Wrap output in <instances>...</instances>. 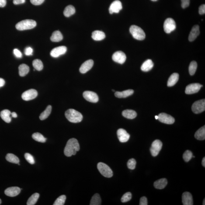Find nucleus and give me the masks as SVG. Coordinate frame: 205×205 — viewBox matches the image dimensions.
Returning a JSON list of instances; mask_svg holds the SVG:
<instances>
[{
    "mask_svg": "<svg viewBox=\"0 0 205 205\" xmlns=\"http://www.w3.org/2000/svg\"><path fill=\"white\" fill-rule=\"evenodd\" d=\"M79 149L80 146L78 140L75 138H71L67 142L64 150V154L67 157H70L75 155Z\"/></svg>",
    "mask_w": 205,
    "mask_h": 205,
    "instance_id": "1",
    "label": "nucleus"
},
{
    "mask_svg": "<svg viewBox=\"0 0 205 205\" xmlns=\"http://www.w3.org/2000/svg\"><path fill=\"white\" fill-rule=\"evenodd\" d=\"M65 116L69 121L74 123H79L82 121V115L79 112L74 109H70L65 113Z\"/></svg>",
    "mask_w": 205,
    "mask_h": 205,
    "instance_id": "2",
    "label": "nucleus"
},
{
    "mask_svg": "<svg viewBox=\"0 0 205 205\" xmlns=\"http://www.w3.org/2000/svg\"><path fill=\"white\" fill-rule=\"evenodd\" d=\"M36 25V21L32 19H25L17 24L16 28L19 30H24L33 29Z\"/></svg>",
    "mask_w": 205,
    "mask_h": 205,
    "instance_id": "3",
    "label": "nucleus"
},
{
    "mask_svg": "<svg viewBox=\"0 0 205 205\" xmlns=\"http://www.w3.org/2000/svg\"><path fill=\"white\" fill-rule=\"evenodd\" d=\"M130 32L133 38L137 40H143L145 39V32L138 26L132 25L130 28Z\"/></svg>",
    "mask_w": 205,
    "mask_h": 205,
    "instance_id": "4",
    "label": "nucleus"
},
{
    "mask_svg": "<svg viewBox=\"0 0 205 205\" xmlns=\"http://www.w3.org/2000/svg\"><path fill=\"white\" fill-rule=\"evenodd\" d=\"M98 170L103 176L107 178H111L113 172L110 167L104 163L100 162L97 164Z\"/></svg>",
    "mask_w": 205,
    "mask_h": 205,
    "instance_id": "5",
    "label": "nucleus"
},
{
    "mask_svg": "<svg viewBox=\"0 0 205 205\" xmlns=\"http://www.w3.org/2000/svg\"><path fill=\"white\" fill-rule=\"evenodd\" d=\"M163 27L166 33H171L176 29V25L175 21L171 18H167L164 22Z\"/></svg>",
    "mask_w": 205,
    "mask_h": 205,
    "instance_id": "6",
    "label": "nucleus"
},
{
    "mask_svg": "<svg viewBox=\"0 0 205 205\" xmlns=\"http://www.w3.org/2000/svg\"><path fill=\"white\" fill-rule=\"evenodd\" d=\"M192 110L195 114L202 113L205 110V99L196 101L193 104L192 107Z\"/></svg>",
    "mask_w": 205,
    "mask_h": 205,
    "instance_id": "7",
    "label": "nucleus"
},
{
    "mask_svg": "<svg viewBox=\"0 0 205 205\" xmlns=\"http://www.w3.org/2000/svg\"><path fill=\"white\" fill-rule=\"evenodd\" d=\"M162 142L159 140H155L153 142L150 149V151L152 156L156 157L158 155L162 148Z\"/></svg>",
    "mask_w": 205,
    "mask_h": 205,
    "instance_id": "8",
    "label": "nucleus"
},
{
    "mask_svg": "<svg viewBox=\"0 0 205 205\" xmlns=\"http://www.w3.org/2000/svg\"><path fill=\"white\" fill-rule=\"evenodd\" d=\"M83 96L86 100L90 102L95 103L99 100V97L97 94L92 91H85L83 94Z\"/></svg>",
    "mask_w": 205,
    "mask_h": 205,
    "instance_id": "9",
    "label": "nucleus"
},
{
    "mask_svg": "<svg viewBox=\"0 0 205 205\" xmlns=\"http://www.w3.org/2000/svg\"><path fill=\"white\" fill-rule=\"evenodd\" d=\"M158 120L161 123L167 124H172L175 123V119L172 116L165 113L158 115Z\"/></svg>",
    "mask_w": 205,
    "mask_h": 205,
    "instance_id": "10",
    "label": "nucleus"
},
{
    "mask_svg": "<svg viewBox=\"0 0 205 205\" xmlns=\"http://www.w3.org/2000/svg\"><path fill=\"white\" fill-rule=\"evenodd\" d=\"M203 85L199 83L191 84L188 85L185 89V93L186 94H192L199 92Z\"/></svg>",
    "mask_w": 205,
    "mask_h": 205,
    "instance_id": "11",
    "label": "nucleus"
},
{
    "mask_svg": "<svg viewBox=\"0 0 205 205\" xmlns=\"http://www.w3.org/2000/svg\"><path fill=\"white\" fill-rule=\"evenodd\" d=\"M38 92L36 90L31 89L25 91L22 95L23 100L29 101L35 99L37 96Z\"/></svg>",
    "mask_w": 205,
    "mask_h": 205,
    "instance_id": "12",
    "label": "nucleus"
},
{
    "mask_svg": "<svg viewBox=\"0 0 205 205\" xmlns=\"http://www.w3.org/2000/svg\"><path fill=\"white\" fill-rule=\"evenodd\" d=\"M67 51V47L65 46H60L55 48L51 51V56L54 58H57L60 56L65 54Z\"/></svg>",
    "mask_w": 205,
    "mask_h": 205,
    "instance_id": "13",
    "label": "nucleus"
},
{
    "mask_svg": "<svg viewBox=\"0 0 205 205\" xmlns=\"http://www.w3.org/2000/svg\"><path fill=\"white\" fill-rule=\"evenodd\" d=\"M112 59L115 62L120 64H123L126 60V56L123 51H117L113 54Z\"/></svg>",
    "mask_w": 205,
    "mask_h": 205,
    "instance_id": "14",
    "label": "nucleus"
},
{
    "mask_svg": "<svg viewBox=\"0 0 205 205\" xmlns=\"http://www.w3.org/2000/svg\"><path fill=\"white\" fill-rule=\"evenodd\" d=\"M117 135L119 141L121 143H126L128 141L130 135L124 129H119L117 131Z\"/></svg>",
    "mask_w": 205,
    "mask_h": 205,
    "instance_id": "15",
    "label": "nucleus"
},
{
    "mask_svg": "<svg viewBox=\"0 0 205 205\" xmlns=\"http://www.w3.org/2000/svg\"><path fill=\"white\" fill-rule=\"evenodd\" d=\"M123 8L122 3L118 0L114 1L109 8V13L112 14L113 13H119Z\"/></svg>",
    "mask_w": 205,
    "mask_h": 205,
    "instance_id": "16",
    "label": "nucleus"
},
{
    "mask_svg": "<svg viewBox=\"0 0 205 205\" xmlns=\"http://www.w3.org/2000/svg\"><path fill=\"white\" fill-rule=\"evenodd\" d=\"M21 190L20 188L17 186H13L8 188L5 189V194L9 197H15L20 193Z\"/></svg>",
    "mask_w": 205,
    "mask_h": 205,
    "instance_id": "17",
    "label": "nucleus"
},
{
    "mask_svg": "<svg viewBox=\"0 0 205 205\" xmlns=\"http://www.w3.org/2000/svg\"><path fill=\"white\" fill-rule=\"evenodd\" d=\"M94 64V61L92 60H87L81 65L79 68L80 72L81 74H85L92 68Z\"/></svg>",
    "mask_w": 205,
    "mask_h": 205,
    "instance_id": "18",
    "label": "nucleus"
},
{
    "mask_svg": "<svg viewBox=\"0 0 205 205\" xmlns=\"http://www.w3.org/2000/svg\"><path fill=\"white\" fill-rule=\"evenodd\" d=\"M200 34L199 27L198 25H195L192 28L189 36V42H193L198 36Z\"/></svg>",
    "mask_w": 205,
    "mask_h": 205,
    "instance_id": "19",
    "label": "nucleus"
},
{
    "mask_svg": "<svg viewBox=\"0 0 205 205\" xmlns=\"http://www.w3.org/2000/svg\"><path fill=\"white\" fill-rule=\"evenodd\" d=\"M182 202L183 205H193V199L192 194L189 192H184L182 195Z\"/></svg>",
    "mask_w": 205,
    "mask_h": 205,
    "instance_id": "20",
    "label": "nucleus"
},
{
    "mask_svg": "<svg viewBox=\"0 0 205 205\" xmlns=\"http://www.w3.org/2000/svg\"><path fill=\"white\" fill-rule=\"evenodd\" d=\"M154 65L152 60L151 59L147 60L143 63L141 67V70L144 72H147L151 71L154 67Z\"/></svg>",
    "mask_w": 205,
    "mask_h": 205,
    "instance_id": "21",
    "label": "nucleus"
},
{
    "mask_svg": "<svg viewBox=\"0 0 205 205\" xmlns=\"http://www.w3.org/2000/svg\"><path fill=\"white\" fill-rule=\"evenodd\" d=\"M134 91L133 90H127L123 92H116L115 93V96L118 98H125L132 95Z\"/></svg>",
    "mask_w": 205,
    "mask_h": 205,
    "instance_id": "22",
    "label": "nucleus"
},
{
    "mask_svg": "<svg viewBox=\"0 0 205 205\" xmlns=\"http://www.w3.org/2000/svg\"><path fill=\"white\" fill-rule=\"evenodd\" d=\"M1 117L3 120L4 121L5 123H9L11 121V113L10 111L8 109H5L1 112Z\"/></svg>",
    "mask_w": 205,
    "mask_h": 205,
    "instance_id": "23",
    "label": "nucleus"
},
{
    "mask_svg": "<svg viewBox=\"0 0 205 205\" xmlns=\"http://www.w3.org/2000/svg\"><path fill=\"white\" fill-rule=\"evenodd\" d=\"M168 184V181L165 178L158 180L154 183V186L156 189H164Z\"/></svg>",
    "mask_w": 205,
    "mask_h": 205,
    "instance_id": "24",
    "label": "nucleus"
},
{
    "mask_svg": "<svg viewBox=\"0 0 205 205\" xmlns=\"http://www.w3.org/2000/svg\"><path fill=\"white\" fill-rule=\"evenodd\" d=\"M106 37L105 33L100 30H95L92 32V37L95 41H101L103 40Z\"/></svg>",
    "mask_w": 205,
    "mask_h": 205,
    "instance_id": "25",
    "label": "nucleus"
},
{
    "mask_svg": "<svg viewBox=\"0 0 205 205\" xmlns=\"http://www.w3.org/2000/svg\"><path fill=\"white\" fill-rule=\"evenodd\" d=\"M179 79V74L177 73H174L170 77L167 83L168 87H172L175 85Z\"/></svg>",
    "mask_w": 205,
    "mask_h": 205,
    "instance_id": "26",
    "label": "nucleus"
},
{
    "mask_svg": "<svg viewBox=\"0 0 205 205\" xmlns=\"http://www.w3.org/2000/svg\"><path fill=\"white\" fill-rule=\"evenodd\" d=\"M123 117L128 119H134L137 116V113L131 109H127L123 111L122 113Z\"/></svg>",
    "mask_w": 205,
    "mask_h": 205,
    "instance_id": "27",
    "label": "nucleus"
},
{
    "mask_svg": "<svg viewBox=\"0 0 205 205\" xmlns=\"http://www.w3.org/2000/svg\"><path fill=\"white\" fill-rule=\"evenodd\" d=\"M63 36L62 34L59 31H55L53 32L51 37L50 38L51 40L53 42H59L62 40Z\"/></svg>",
    "mask_w": 205,
    "mask_h": 205,
    "instance_id": "28",
    "label": "nucleus"
},
{
    "mask_svg": "<svg viewBox=\"0 0 205 205\" xmlns=\"http://www.w3.org/2000/svg\"><path fill=\"white\" fill-rule=\"evenodd\" d=\"M195 137L197 140H204L205 139V126L201 128L196 132Z\"/></svg>",
    "mask_w": 205,
    "mask_h": 205,
    "instance_id": "29",
    "label": "nucleus"
},
{
    "mask_svg": "<svg viewBox=\"0 0 205 205\" xmlns=\"http://www.w3.org/2000/svg\"><path fill=\"white\" fill-rule=\"evenodd\" d=\"M29 71V67L26 64H22L19 67V73L20 76L23 77L26 75Z\"/></svg>",
    "mask_w": 205,
    "mask_h": 205,
    "instance_id": "30",
    "label": "nucleus"
},
{
    "mask_svg": "<svg viewBox=\"0 0 205 205\" xmlns=\"http://www.w3.org/2000/svg\"><path fill=\"white\" fill-rule=\"evenodd\" d=\"M75 8L72 5H69L66 7L64 12V16L69 17L75 13Z\"/></svg>",
    "mask_w": 205,
    "mask_h": 205,
    "instance_id": "31",
    "label": "nucleus"
},
{
    "mask_svg": "<svg viewBox=\"0 0 205 205\" xmlns=\"http://www.w3.org/2000/svg\"><path fill=\"white\" fill-rule=\"evenodd\" d=\"M51 111L52 106L51 105H49L46 108L45 110L41 114L40 117H39L40 120H43L47 119L50 116V114L51 113Z\"/></svg>",
    "mask_w": 205,
    "mask_h": 205,
    "instance_id": "32",
    "label": "nucleus"
},
{
    "mask_svg": "<svg viewBox=\"0 0 205 205\" xmlns=\"http://www.w3.org/2000/svg\"><path fill=\"white\" fill-rule=\"evenodd\" d=\"M102 203V200H101L100 196L99 194H95L92 196V199H91L90 205H100Z\"/></svg>",
    "mask_w": 205,
    "mask_h": 205,
    "instance_id": "33",
    "label": "nucleus"
},
{
    "mask_svg": "<svg viewBox=\"0 0 205 205\" xmlns=\"http://www.w3.org/2000/svg\"><path fill=\"white\" fill-rule=\"evenodd\" d=\"M39 196H40V195L39 193H35L33 194L29 198L27 201V205H35L38 200Z\"/></svg>",
    "mask_w": 205,
    "mask_h": 205,
    "instance_id": "34",
    "label": "nucleus"
},
{
    "mask_svg": "<svg viewBox=\"0 0 205 205\" xmlns=\"http://www.w3.org/2000/svg\"><path fill=\"white\" fill-rule=\"evenodd\" d=\"M6 159L8 162L18 164L19 162V160L18 157L12 154H7Z\"/></svg>",
    "mask_w": 205,
    "mask_h": 205,
    "instance_id": "35",
    "label": "nucleus"
},
{
    "mask_svg": "<svg viewBox=\"0 0 205 205\" xmlns=\"http://www.w3.org/2000/svg\"><path fill=\"white\" fill-rule=\"evenodd\" d=\"M32 137L35 141L39 142L44 143L46 140V139L43 137V135L39 133H33L32 134Z\"/></svg>",
    "mask_w": 205,
    "mask_h": 205,
    "instance_id": "36",
    "label": "nucleus"
},
{
    "mask_svg": "<svg viewBox=\"0 0 205 205\" xmlns=\"http://www.w3.org/2000/svg\"><path fill=\"white\" fill-rule=\"evenodd\" d=\"M32 65L35 69L39 71H41L43 68V65L41 60L38 59H35L33 61Z\"/></svg>",
    "mask_w": 205,
    "mask_h": 205,
    "instance_id": "37",
    "label": "nucleus"
},
{
    "mask_svg": "<svg viewBox=\"0 0 205 205\" xmlns=\"http://www.w3.org/2000/svg\"><path fill=\"white\" fill-rule=\"evenodd\" d=\"M197 66V62L196 61H193L190 63L189 67V71L191 75H193L195 74Z\"/></svg>",
    "mask_w": 205,
    "mask_h": 205,
    "instance_id": "38",
    "label": "nucleus"
},
{
    "mask_svg": "<svg viewBox=\"0 0 205 205\" xmlns=\"http://www.w3.org/2000/svg\"><path fill=\"white\" fill-rule=\"evenodd\" d=\"M66 196L64 195H61L57 198L54 202V205H64L65 203Z\"/></svg>",
    "mask_w": 205,
    "mask_h": 205,
    "instance_id": "39",
    "label": "nucleus"
},
{
    "mask_svg": "<svg viewBox=\"0 0 205 205\" xmlns=\"http://www.w3.org/2000/svg\"><path fill=\"white\" fill-rule=\"evenodd\" d=\"M193 157V154L192 152L189 150H187L184 153L183 158L185 162H189L192 159Z\"/></svg>",
    "mask_w": 205,
    "mask_h": 205,
    "instance_id": "40",
    "label": "nucleus"
},
{
    "mask_svg": "<svg viewBox=\"0 0 205 205\" xmlns=\"http://www.w3.org/2000/svg\"><path fill=\"white\" fill-rule=\"evenodd\" d=\"M132 197L131 194L130 192H127L123 195L121 201L123 203H126L131 200Z\"/></svg>",
    "mask_w": 205,
    "mask_h": 205,
    "instance_id": "41",
    "label": "nucleus"
},
{
    "mask_svg": "<svg viewBox=\"0 0 205 205\" xmlns=\"http://www.w3.org/2000/svg\"><path fill=\"white\" fill-rule=\"evenodd\" d=\"M137 162L134 158H131L127 162V167L129 169L133 170L135 168Z\"/></svg>",
    "mask_w": 205,
    "mask_h": 205,
    "instance_id": "42",
    "label": "nucleus"
},
{
    "mask_svg": "<svg viewBox=\"0 0 205 205\" xmlns=\"http://www.w3.org/2000/svg\"><path fill=\"white\" fill-rule=\"evenodd\" d=\"M25 159L29 163L33 165L35 163L34 158L29 153H26L25 154Z\"/></svg>",
    "mask_w": 205,
    "mask_h": 205,
    "instance_id": "43",
    "label": "nucleus"
},
{
    "mask_svg": "<svg viewBox=\"0 0 205 205\" xmlns=\"http://www.w3.org/2000/svg\"><path fill=\"white\" fill-rule=\"evenodd\" d=\"M181 6L183 8H185L189 7L190 3V0H181Z\"/></svg>",
    "mask_w": 205,
    "mask_h": 205,
    "instance_id": "44",
    "label": "nucleus"
},
{
    "mask_svg": "<svg viewBox=\"0 0 205 205\" xmlns=\"http://www.w3.org/2000/svg\"><path fill=\"white\" fill-rule=\"evenodd\" d=\"M33 49L30 47L26 48L25 49V55L27 56L32 55V53H33Z\"/></svg>",
    "mask_w": 205,
    "mask_h": 205,
    "instance_id": "45",
    "label": "nucleus"
},
{
    "mask_svg": "<svg viewBox=\"0 0 205 205\" xmlns=\"http://www.w3.org/2000/svg\"><path fill=\"white\" fill-rule=\"evenodd\" d=\"M13 53L15 56L17 58H21L22 57V53L17 49H15L13 50Z\"/></svg>",
    "mask_w": 205,
    "mask_h": 205,
    "instance_id": "46",
    "label": "nucleus"
},
{
    "mask_svg": "<svg viewBox=\"0 0 205 205\" xmlns=\"http://www.w3.org/2000/svg\"><path fill=\"white\" fill-rule=\"evenodd\" d=\"M32 4L35 5H40L44 2L45 0H30Z\"/></svg>",
    "mask_w": 205,
    "mask_h": 205,
    "instance_id": "47",
    "label": "nucleus"
},
{
    "mask_svg": "<svg viewBox=\"0 0 205 205\" xmlns=\"http://www.w3.org/2000/svg\"><path fill=\"white\" fill-rule=\"evenodd\" d=\"M148 204V202L147 198L146 197H142L141 198L140 200V205H147Z\"/></svg>",
    "mask_w": 205,
    "mask_h": 205,
    "instance_id": "48",
    "label": "nucleus"
},
{
    "mask_svg": "<svg viewBox=\"0 0 205 205\" xmlns=\"http://www.w3.org/2000/svg\"><path fill=\"white\" fill-rule=\"evenodd\" d=\"M199 13L200 15H204L205 13V5L203 4L199 7Z\"/></svg>",
    "mask_w": 205,
    "mask_h": 205,
    "instance_id": "49",
    "label": "nucleus"
},
{
    "mask_svg": "<svg viewBox=\"0 0 205 205\" xmlns=\"http://www.w3.org/2000/svg\"><path fill=\"white\" fill-rule=\"evenodd\" d=\"M25 2L26 0H13V3L15 5H19L25 3Z\"/></svg>",
    "mask_w": 205,
    "mask_h": 205,
    "instance_id": "50",
    "label": "nucleus"
},
{
    "mask_svg": "<svg viewBox=\"0 0 205 205\" xmlns=\"http://www.w3.org/2000/svg\"><path fill=\"white\" fill-rule=\"evenodd\" d=\"M6 0H0V7H4L6 5Z\"/></svg>",
    "mask_w": 205,
    "mask_h": 205,
    "instance_id": "51",
    "label": "nucleus"
},
{
    "mask_svg": "<svg viewBox=\"0 0 205 205\" xmlns=\"http://www.w3.org/2000/svg\"><path fill=\"white\" fill-rule=\"evenodd\" d=\"M5 81L3 79L0 78V88L2 87L5 85Z\"/></svg>",
    "mask_w": 205,
    "mask_h": 205,
    "instance_id": "52",
    "label": "nucleus"
},
{
    "mask_svg": "<svg viewBox=\"0 0 205 205\" xmlns=\"http://www.w3.org/2000/svg\"><path fill=\"white\" fill-rule=\"evenodd\" d=\"M11 116H12V117L14 118L17 117V114L15 112H13V113H11Z\"/></svg>",
    "mask_w": 205,
    "mask_h": 205,
    "instance_id": "53",
    "label": "nucleus"
},
{
    "mask_svg": "<svg viewBox=\"0 0 205 205\" xmlns=\"http://www.w3.org/2000/svg\"><path fill=\"white\" fill-rule=\"evenodd\" d=\"M202 165L204 167H205V157H204L203 160H202Z\"/></svg>",
    "mask_w": 205,
    "mask_h": 205,
    "instance_id": "54",
    "label": "nucleus"
},
{
    "mask_svg": "<svg viewBox=\"0 0 205 205\" xmlns=\"http://www.w3.org/2000/svg\"><path fill=\"white\" fill-rule=\"evenodd\" d=\"M155 119L157 120V119H158V116H155Z\"/></svg>",
    "mask_w": 205,
    "mask_h": 205,
    "instance_id": "55",
    "label": "nucleus"
},
{
    "mask_svg": "<svg viewBox=\"0 0 205 205\" xmlns=\"http://www.w3.org/2000/svg\"><path fill=\"white\" fill-rule=\"evenodd\" d=\"M205 199H204V200H203V205H205Z\"/></svg>",
    "mask_w": 205,
    "mask_h": 205,
    "instance_id": "56",
    "label": "nucleus"
},
{
    "mask_svg": "<svg viewBox=\"0 0 205 205\" xmlns=\"http://www.w3.org/2000/svg\"><path fill=\"white\" fill-rule=\"evenodd\" d=\"M151 1H158V0H151Z\"/></svg>",
    "mask_w": 205,
    "mask_h": 205,
    "instance_id": "57",
    "label": "nucleus"
},
{
    "mask_svg": "<svg viewBox=\"0 0 205 205\" xmlns=\"http://www.w3.org/2000/svg\"><path fill=\"white\" fill-rule=\"evenodd\" d=\"M1 203H2V201H1V199H0V204H1Z\"/></svg>",
    "mask_w": 205,
    "mask_h": 205,
    "instance_id": "58",
    "label": "nucleus"
},
{
    "mask_svg": "<svg viewBox=\"0 0 205 205\" xmlns=\"http://www.w3.org/2000/svg\"><path fill=\"white\" fill-rule=\"evenodd\" d=\"M112 91H113V92H114V91H115L114 90H112Z\"/></svg>",
    "mask_w": 205,
    "mask_h": 205,
    "instance_id": "59",
    "label": "nucleus"
}]
</instances>
